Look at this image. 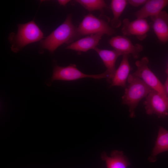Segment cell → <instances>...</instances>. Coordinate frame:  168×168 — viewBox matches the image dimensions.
<instances>
[{"mask_svg": "<svg viewBox=\"0 0 168 168\" xmlns=\"http://www.w3.org/2000/svg\"><path fill=\"white\" fill-rule=\"evenodd\" d=\"M168 5V0H149L142 7L134 13L137 18L145 19L159 14Z\"/></svg>", "mask_w": 168, "mask_h": 168, "instance_id": "13", "label": "cell"}, {"mask_svg": "<svg viewBox=\"0 0 168 168\" xmlns=\"http://www.w3.org/2000/svg\"><path fill=\"white\" fill-rule=\"evenodd\" d=\"M94 50L99 55L107 68L106 71L108 77L106 79L110 83L116 70L115 67L116 61L119 57L123 54L114 49H103L96 47Z\"/></svg>", "mask_w": 168, "mask_h": 168, "instance_id": "10", "label": "cell"}, {"mask_svg": "<svg viewBox=\"0 0 168 168\" xmlns=\"http://www.w3.org/2000/svg\"><path fill=\"white\" fill-rule=\"evenodd\" d=\"M72 17L71 14L69 15L63 23L41 42L43 48L53 52L63 44L72 42L80 37L77 27L72 24Z\"/></svg>", "mask_w": 168, "mask_h": 168, "instance_id": "1", "label": "cell"}, {"mask_svg": "<svg viewBox=\"0 0 168 168\" xmlns=\"http://www.w3.org/2000/svg\"><path fill=\"white\" fill-rule=\"evenodd\" d=\"M150 30V26L145 19L137 18L130 21L128 18L123 21L122 32L124 35H134L140 40L145 39Z\"/></svg>", "mask_w": 168, "mask_h": 168, "instance_id": "8", "label": "cell"}, {"mask_svg": "<svg viewBox=\"0 0 168 168\" xmlns=\"http://www.w3.org/2000/svg\"><path fill=\"white\" fill-rule=\"evenodd\" d=\"M110 45L115 50L124 54H131L135 58H137L143 50V46L137 44H134L124 36L117 35L112 37L109 40Z\"/></svg>", "mask_w": 168, "mask_h": 168, "instance_id": "9", "label": "cell"}, {"mask_svg": "<svg viewBox=\"0 0 168 168\" xmlns=\"http://www.w3.org/2000/svg\"><path fill=\"white\" fill-rule=\"evenodd\" d=\"M166 73H167V74L168 75V67H167V69L166 70Z\"/></svg>", "mask_w": 168, "mask_h": 168, "instance_id": "22", "label": "cell"}, {"mask_svg": "<svg viewBox=\"0 0 168 168\" xmlns=\"http://www.w3.org/2000/svg\"><path fill=\"white\" fill-rule=\"evenodd\" d=\"M103 35L102 33L90 35L72 43L66 48L78 52H86L91 49H94L99 44Z\"/></svg>", "mask_w": 168, "mask_h": 168, "instance_id": "12", "label": "cell"}, {"mask_svg": "<svg viewBox=\"0 0 168 168\" xmlns=\"http://www.w3.org/2000/svg\"><path fill=\"white\" fill-rule=\"evenodd\" d=\"M107 77L108 75L106 71L100 74H87L78 69L75 64H70L65 67L57 65L55 66L51 81L52 82L56 80L72 81L86 77L100 79L104 78L107 79Z\"/></svg>", "mask_w": 168, "mask_h": 168, "instance_id": "6", "label": "cell"}, {"mask_svg": "<svg viewBox=\"0 0 168 168\" xmlns=\"http://www.w3.org/2000/svg\"><path fill=\"white\" fill-rule=\"evenodd\" d=\"M149 62L147 57H144L141 60L137 61L135 64L137 69L132 74L142 79L152 89L157 92L168 101V96L165 91L164 85L148 68Z\"/></svg>", "mask_w": 168, "mask_h": 168, "instance_id": "4", "label": "cell"}, {"mask_svg": "<svg viewBox=\"0 0 168 168\" xmlns=\"http://www.w3.org/2000/svg\"><path fill=\"white\" fill-rule=\"evenodd\" d=\"M128 86L122 97V103L129 107V116L135 117V110L140 101L146 97L152 89L140 78L130 74L127 79Z\"/></svg>", "mask_w": 168, "mask_h": 168, "instance_id": "2", "label": "cell"}, {"mask_svg": "<svg viewBox=\"0 0 168 168\" xmlns=\"http://www.w3.org/2000/svg\"><path fill=\"white\" fill-rule=\"evenodd\" d=\"M101 158L105 161L107 168H127L130 164L128 159L121 151L114 150L110 156H107L105 152H103Z\"/></svg>", "mask_w": 168, "mask_h": 168, "instance_id": "15", "label": "cell"}, {"mask_svg": "<svg viewBox=\"0 0 168 168\" xmlns=\"http://www.w3.org/2000/svg\"><path fill=\"white\" fill-rule=\"evenodd\" d=\"M168 151V130L162 127H160L154 147L148 160L151 162L156 161L159 154Z\"/></svg>", "mask_w": 168, "mask_h": 168, "instance_id": "16", "label": "cell"}, {"mask_svg": "<svg viewBox=\"0 0 168 168\" xmlns=\"http://www.w3.org/2000/svg\"><path fill=\"white\" fill-rule=\"evenodd\" d=\"M75 2L90 12L96 10L102 11L107 7L106 3L102 0H77Z\"/></svg>", "mask_w": 168, "mask_h": 168, "instance_id": "18", "label": "cell"}, {"mask_svg": "<svg viewBox=\"0 0 168 168\" xmlns=\"http://www.w3.org/2000/svg\"><path fill=\"white\" fill-rule=\"evenodd\" d=\"M70 1L68 0H59L58 2L60 5L65 6Z\"/></svg>", "mask_w": 168, "mask_h": 168, "instance_id": "21", "label": "cell"}, {"mask_svg": "<svg viewBox=\"0 0 168 168\" xmlns=\"http://www.w3.org/2000/svg\"><path fill=\"white\" fill-rule=\"evenodd\" d=\"M128 4L131 6L137 7L142 5H144L147 2V0H127Z\"/></svg>", "mask_w": 168, "mask_h": 168, "instance_id": "19", "label": "cell"}, {"mask_svg": "<svg viewBox=\"0 0 168 168\" xmlns=\"http://www.w3.org/2000/svg\"><path fill=\"white\" fill-rule=\"evenodd\" d=\"M128 4V1L126 0L111 1L110 7L113 17L111 21V24L113 28H116L120 26L121 21L119 17Z\"/></svg>", "mask_w": 168, "mask_h": 168, "instance_id": "17", "label": "cell"}, {"mask_svg": "<svg viewBox=\"0 0 168 168\" xmlns=\"http://www.w3.org/2000/svg\"><path fill=\"white\" fill-rule=\"evenodd\" d=\"M144 104L147 114H155L158 118L168 116V101L155 90H151Z\"/></svg>", "mask_w": 168, "mask_h": 168, "instance_id": "7", "label": "cell"}, {"mask_svg": "<svg viewBox=\"0 0 168 168\" xmlns=\"http://www.w3.org/2000/svg\"><path fill=\"white\" fill-rule=\"evenodd\" d=\"M77 33L81 36L97 33H102L112 35L115 30L105 20L96 17L92 14H89L85 16L78 27Z\"/></svg>", "mask_w": 168, "mask_h": 168, "instance_id": "5", "label": "cell"}, {"mask_svg": "<svg viewBox=\"0 0 168 168\" xmlns=\"http://www.w3.org/2000/svg\"><path fill=\"white\" fill-rule=\"evenodd\" d=\"M43 34L33 21L18 25V30L13 39L12 48L14 51L28 44L40 40Z\"/></svg>", "mask_w": 168, "mask_h": 168, "instance_id": "3", "label": "cell"}, {"mask_svg": "<svg viewBox=\"0 0 168 168\" xmlns=\"http://www.w3.org/2000/svg\"><path fill=\"white\" fill-rule=\"evenodd\" d=\"M128 54L123 55L121 62L116 70L111 81L110 87L119 86L125 87L129 74L130 66L128 60Z\"/></svg>", "mask_w": 168, "mask_h": 168, "instance_id": "14", "label": "cell"}, {"mask_svg": "<svg viewBox=\"0 0 168 168\" xmlns=\"http://www.w3.org/2000/svg\"><path fill=\"white\" fill-rule=\"evenodd\" d=\"M152 27L159 40L161 42L168 41V13L162 11L155 16L150 17Z\"/></svg>", "mask_w": 168, "mask_h": 168, "instance_id": "11", "label": "cell"}, {"mask_svg": "<svg viewBox=\"0 0 168 168\" xmlns=\"http://www.w3.org/2000/svg\"><path fill=\"white\" fill-rule=\"evenodd\" d=\"M166 82L164 85V86L165 91L168 96V75Z\"/></svg>", "mask_w": 168, "mask_h": 168, "instance_id": "20", "label": "cell"}]
</instances>
